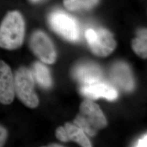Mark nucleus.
Returning a JSON list of instances; mask_svg holds the SVG:
<instances>
[{"instance_id": "nucleus-1", "label": "nucleus", "mask_w": 147, "mask_h": 147, "mask_svg": "<svg viewBox=\"0 0 147 147\" xmlns=\"http://www.w3.org/2000/svg\"><path fill=\"white\" fill-rule=\"evenodd\" d=\"M25 32V21L18 11L7 13L0 25V47L14 50L21 47Z\"/></svg>"}, {"instance_id": "nucleus-2", "label": "nucleus", "mask_w": 147, "mask_h": 147, "mask_svg": "<svg viewBox=\"0 0 147 147\" xmlns=\"http://www.w3.org/2000/svg\"><path fill=\"white\" fill-rule=\"evenodd\" d=\"M74 123L90 136H93L106 126V120L98 105L90 100H84L81 104L80 113Z\"/></svg>"}, {"instance_id": "nucleus-3", "label": "nucleus", "mask_w": 147, "mask_h": 147, "mask_svg": "<svg viewBox=\"0 0 147 147\" xmlns=\"http://www.w3.org/2000/svg\"><path fill=\"white\" fill-rule=\"evenodd\" d=\"M14 77L15 95L27 107H37L39 99L34 90V78L31 71L25 67H20Z\"/></svg>"}, {"instance_id": "nucleus-4", "label": "nucleus", "mask_w": 147, "mask_h": 147, "mask_svg": "<svg viewBox=\"0 0 147 147\" xmlns=\"http://www.w3.org/2000/svg\"><path fill=\"white\" fill-rule=\"evenodd\" d=\"M85 37L92 52L100 57L109 56L115 49L116 42L112 34L104 28H89L85 32Z\"/></svg>"}, {"instance_id": "nucleus-5", "label": "nucleus", "mask_w": 147, "mask_h": 147, "mask_svg": "<svg viewBox=\"0 0 147 147\" xmlns=\"http://www.w3.org/2000/svg\"><path fill=\"white\" fill-rule=\"evenodd\" d=\"M49 22L53 30L69 41L75 42L80 38V30L73 17L62 11H55L49 17Z\"/></svg>"}, {"instance_id": "nucleus-6", "label": "nucleus", "mask_w": 147, "mask_h": 147, "mask_svg": "<svg viewBox=\"0 0 147 147\" xmlns=\"http://www.w3.org/2000/svg\"><path fill=\"white\" fill-rule=\"evenodd\" d=\"M32 52L43 63L53 64L56 61V53L50 38L43 32H34L30 40Z\"/></svg>"}, {"instance_id": "nucleus-7", "label": "nucleus", "mask_w": 147, "mask_h": 147, "mask_svg": "<svg viewBox=\"0 0 147 147\" xmlns=\"http://www.w3.org/2000/svg\"><path fill=\"white\" fill-rule=\"evenodd\" d=\"M15 95L14 77L11 69L5 61L0 60V103L11 104Z\"/></svg>"}, {"instance_id": "nucleus-8", "label": "nucleus", "mask_w": 147, "mask_h": 147, "mask_svg": "<svg viewBox=\"0 0 147 147\" xmlns=\"http://www.w3.org/2000/svg\"><path fill=\"white\" fill-rule=\"evenodd\" d=\"M80 90L82 94L91 99L104 98L107 100H113L118 96L116 89L110 85L101 82L100 81L83 85Z\"/></svg>"}, {"instance_id": "nucleus-9", "label": "nucleus", "mask_w": 147, "mask_h": 147, "mask_svg": "<svg viewBox=\"0 0 147 147\" xmlns=\"http://www.w3.org/2000/svg\"><path fill=\"white\" fill-rule=\"evenodd\" d=\"M73 75L80 83L86 85L100 81L102 71L99 67L93 63H81L75 67Z\"/></svg>"}, {"instance_id": "nucleus-10", "label": "nucleus", "mask_w": 147, "mask_h": 147, "mask_svg": "<svg viewBox=\"0 0 147 147\" xmlns=\"http://www.w3.org/2000/svg\"><path fill=\"white\" fill-rule=\"evenodd\" d=\"M111 77L114 82L122 89L131 91L134 87V80L131 71L124 63L115 64L111 69Z\"/></svg>"}, {"instance_id": "nucleus-11", "label": "nucleus", "mask_w": 147, "mask_h": 147, "mask_svg": "<svg viewBox=\"0 0 147 147\" xmlns=\"http://www.w3.org/2000/svg\"><path fill=\"white\" fill-rule=\"evenodd\" d=\"M32 74L38 84L42 88L47 89L51 86L52 79L49 70L42 63H34L33 66Z\"/></svg>"}, {"instance_id": "nucleus-12", "label": "nucleus", "mask_w": 147, "mask_h": 147, "mask_svg": "<svg viewBox=\"0 0 147 147\" xmlns=\"http://www.w3.org/2000/svg\"><path fill=\"white\" fill-rule=\"evenodd\" d=\"M65 129L69 140L78 143L82 147H91L89 140L84 134V131L79 127L70 123H67Z\"/></svg>"}, {"instance_id": "nucleus-13", "label": "nucleus", "mask_w": 147, "mask_h": 147, "mask_svg": "<svg viewBox=\"0 0 147 147\" xmlns=\"http://www.w3.org/2000/svg\"><path fill=\"white\" fill-rule=\"evenodd\" d=\"M147 29L140 30L137 32V37L132 41V47L137 55L143 58H147Z\"/></svg>"}, {"instance_id": "nucleus-14", "label": "nucleus", "mask_w": 147, "mask_h": 147, "mask_svg": "<svg viewBox=\"0 0 147 147\" xmlns=\"http://www.w3.org/2000/svg\"><path fill=\"white\" fill-rule=\"evenodd\" d=\"M99 0H64L65 7L69 11L88 9L94 7Z\"/></svg>"}, {"instance_id": "nucleus-15", "label": "nucleus", "mask_w": 147, "mask_h": 147, "mask_svg": "<svg viewBox=\"0 0 147 147\" xmlns=\"http://www.w3.org/2000/svg\"><path fill=\"white\" fill-rule=\"evenodd\" d=\"M56 135L58 140L63 142H67L69 140L65 129L63 127H59L57 128L56 132Z\"/></svg>"}, {"instance_id": "nucleus-16", "label": "nucleus", "mask_w": 147, "mask_h": 147, "mask_svg": "<svg viewBox=\"0 0 147 147\" xmlns=\"http://www.w3.org/2000/svg\"><path fill=\"white\" fill-rule=\"evenodd\" d=\"M8 137V132L4 126L0 125V147H3Z\"/></svg>"}, {"instance_id": "nucleus-17", "label": "nucleus", "mask_w": 147, "mask_h": 147, "mask_svg": "<svg viewBox=\"0 0 147 147\" xmlns=\"http://www.w3.org/2000/svg\"><path fill=\"white\" fill-rule=\"evenodd\" d=\"M147 134H145L143 137L141 138L136 144L137 147H147Z\"/></svg>"}, {"instance_id": "nucleus-18", "label": "nucleus", "mask_w": 147, "mask_h": 147, "mask_svg": "<svg viewBox=\"0 0 147 147\" xmlns=\"http://www.w3.org/2000/svg\"><path fill=\"white\" fill-rule=\"evenodd\" d=\"M32 2H38V1H39L40 0H31Z\"/></svg>"}]
</instances>
